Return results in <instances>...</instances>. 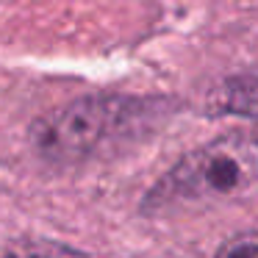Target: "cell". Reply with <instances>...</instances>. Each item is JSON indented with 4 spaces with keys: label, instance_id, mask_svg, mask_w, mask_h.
<instances>
[{
    "label": "cell",
    "instance_id": "1",
    "mask_svg": "<svg viewBox=\"0 0 258 258\" xmlns=\"http://www.w3.org/2000/svg\"><path fill=\"white\" fill-rule=\"evenodd\" d=\"M258 195V122L239 125L180 156L139 203L145 217L208 208Z\"/></svg>",
    "mask_w": 258,
    "mask_h": 258
},
{
    "label": "cell",
    "instance_id": "2",
    "mask_svg": "<svg viewBox=\"0 0 258 258\" xmlns=\"http://www.w3.org/2000/svg\"><path fill=\"white\" fill-rule=\"evenodd\" d=\"M156 103L128 95H84L31 122L28 142L47 164L73 167L136 136Z\"/></svg>",
    "mask_w": 258,
    "mask_h": 258
},
{
    "label": "cell",
    "instance_id": "3",
    "mask_svg": "<svg viewBox=\"0 0 258 258\" xmlns=\"http://www.w3.org/2000/svg\"><path fill=\"white\" fill-rule=\"evenodd\" d=\"M208 108L214 114H230V117H247L258 122V67L241 70V73L225 78L208 97Z\"/></svg>",
    "mask_w": 258,
    "mask_h": 258
},
{
    "label": "cell",
    "instance_id": "4",
    "mask_svg": "<svg viewBox=\"0 0 258 258\" xmlns=\"http://www.w3.org/2000/svg\"><path fill=\"white\" fill-rule=\"evenodd\" d=\"M0 258H89L84 250L53 239H12L0 244Z\"/></svg>",
    "mask_w": 258,
    "mask_h": 258
},
{
    "label": "cell",
    "instance_id": "5",
    "mask_svg": "<svg viewBox=\"0 0 258 258\" xmlns=\"http://www.w3.org/2000/svg\"><path fill=\"white\" fill-rule=\"evenodd\" d=\"M214 258H258V230H241L225 239L217 247Z\"/></svg>",
    "mask_w": 258,
    "mask_h": 258
}]
</instances>
